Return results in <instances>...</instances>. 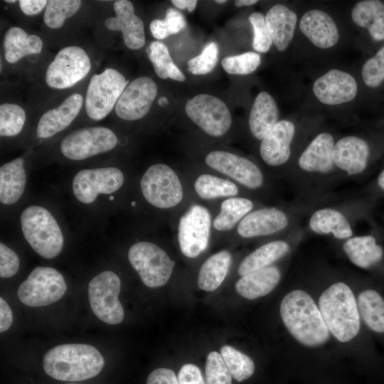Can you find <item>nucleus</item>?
I'll list each match as a JSON object with an SVG mask.
<instances>
[{"instance_id": "nucleus-1", "label": "nucleus", "mask_w": 384, "mask_h": 384, "mask_svg": "<svg viewBox=\"0 0 384 384\" xmlns=\"http://www.w3.org/2000/svg\"><path fill=\"white\" fill-rule=\"evenodd\" d=\"M280 315L288 331L304 346H318L329 338V331L319 309L303 290L292 291L283 298Z\"/></svg>"}, {"instance_id": "nucleus-2", "label": "nucleus", "mask_w": 384, "mask_h": 384, "mask_svg": "<svg viewBox=\"0 0 384 384\" xmlns=\"http://www.w3.org/2000/svg\"><path fill=\"white\" fill-rule=\"evenodd\" d=\"M105 361L94 346L68 343L50 349L43 359V370L51 378L68 382L80 381L97 375Z\"/></svg>"}, {"instance_id": "nucleus-3", "label": "nucleus", "mask_w": 384, "mask_h": 384, "mask_svg": "<svg viewBox=\"0 0 384 384\" xmlns=\"http://www.w3.org/2000/svg\"><path fill=\"white\" fill-rule=\"evenodd\" d=\"M319 309L332 335L341 342H348L361 326L357 302L351 288L343 282L330 286L320 296Z\"/></svg>"}, {"instance_id": "nucleus-4", "label": "nucleus", "mask_w": 384, "mask_h": 384, "mask_svg": "<svg viewBox=\"0 0 384 384\" xmlns=\"http://www.w3.org/2000/svg\"><path fill=\"white\" fill-rule=\"evenodd\" d=\"M23 237L40 256L52 259L58 256L64 245L63 231L53 214L45 207L31 205L20 215Z\"/></svg>"}, {"instance_id": "nucleus-5", "label": "nucleus", "mask_w": 384, "mask_h": 384, "mask_svg": "<svg viewBox=\"0 0 384 384\" xmlns=\"http://www.w3.org/2000/svg\"><path fill=\"white\" fill-rule=\"evenodd\" d=\"M140 188L146 202L160 209L174 208L183 198V188L178 174L162 163L154 164L145 171L140 180Z\"/></svg>"}, {"instance_id": "nucleus-6", "label": "nucleus", "mask_w": 384, "mask_h": 384, "mask_svg": "<svg viewBox=\"0 0 384 384\" xmlns=\"http://www.w3.org/2000/svg\"><path fill=\"white\" fill-rule=\"evenodd\" d=\"M128 259L142 282L151 288L164 285L175 265L162 248L148 241L134 243L129 249Z\"/></svg>"}, {"instance_id": "nucleus-7", "label": "nucleus", "mask_w": 384, "mask_h": 384, "mask_svg": "<svg viewBox=\"0 0 384 384\" xmlns=\"http://www.w3.org/2000/svg\"><path fill=\"white\" fill-rule=\"evenodd\" d=\"M128 85L129 81L124 75L113 68L94 75L90 80L85 97L87 116L96 121L107 117Z\"/></svg>"}, {"instance_id": "nucleus-8", "label": "nucleus", "mask_w": 384, "mask_h": 384, "mask_svg": "<svg viewBox=\"0 0 384 384\" xmlns=\"http://www.w3.org/2000/svg\"><path fill=\"white\" fill-rule=\"evenodd\" d=\"M67 289L62 274L50 267H36L19 286V300L28 306L49 305L63 297Z\"/></svg>"}, {"instance_id": "nucleus-9", "label": "nucleus", "mask_w": 384, "mask_h": 384, "mask_svg": "<svg viewBox=\"0 0 384 384\" xmlns=\"http://www.w3.org/2000/svg\"><path fill=\"white\" fill-rule=\"evenodd\" d=\"M119 277L112 271H103L94 277L88 284L90 305L94 314L108 324H118L124 319L123 307L118 299Z\"/></svg>"}, {"instance_id": "nucleus-10", "label": "nucleus", "mask_w": 384, "mask_h": 384, "mask_svg": "<svg viewBox=\"0 0 384 384\" xmlns=\"http://www.w3.org/2000/svg\"><path fill=\"white\" fill-rule=\"evenodd\" d=\"M118 143L116 134L105 127H91L75 130L60 142L62 154L73 161H82L112 150Z\"/></svg>"}, {"instance_id": "nucleus-11", "label": "nucleus", "mask_w": 384, "mask_h": 384, "mask_svg": "<svg viewBox=\"0 0 384 384\" xmlns=\"http://www.w3.org/2000/svg\"><path fill=\"white\" fill-rule=\"evenodd\" d=\"M124 183V173L117 167L84 169L74 176L72 191L78 201L82 204H91L100 195L118 191Z\"/></svg>"}, {"instance_id": "nucleus-12", "label": "nucleus", "mask_w": 384, "mask_h": 384, "mask_svg": "<svg viewBox=\"0 0 384 384\" xmlns=\"http://www.w3.org/2000/svg\"><path fill=\"white\" fill-rule=\"evenodd\" d=\"M211 216L200 204H193L180 217L178 242L183 255L194 258L208 247L210 234Z\"/></svg>"}, {"instance_id": "nucleus-13", "label": "nucleus", "mask_w": 384, "mask_h": 384, "mask_svg": "<svg viewBox=\"0 0 384 384\" xmlns=\"http://www.w3.org/2000/svg\"><path fill=\"white\" fill-rule=\"evenodd\" d=\"M185 110L188 117L210 136H223L230 128L232 117L228 107L213 95L200 94L189 99Z\"/></svg>"}, {"instance_id": "nucleus-14", "label": "nucleus", "mask_w": 384, "mask_h": 384, "mask_svg": "<svg viewBox=\"0 0 384 384\" xmlns=\"http://www.w3.org/2000/svg\"><path fill=\"white\" fill-rule=\"evenodd\" d=\"M90 68V58L83 48L75 46L65 47L48 65L46 82L52 88H68L82 80Z\"/></svg>"}, {"instance_id": "nucleus-15", "label": "nucleus", "mask_w": 384, "mask_h": 384, "mask_svg": "<svg viewBox=\"0 0 384 384\" xmlns=\"http://www.w3.org/2000/svg\"><path fill=\"white\" fill-rule=\"evenodd\" d=\"M205 162L248 189H257L263 185L264 176L260 167L244 156L225 151H213L206 155Z\"/></svg>"}, {"instance_id": "nucleus-16", "label": "nucleus", "mask_w": 384, "mask_h": 384, "mask_svg": "<svg viewBox=\"0 0 384 384\" xmlns=\"http://www.w3.org/2000/svg\"><path fill=\"white\" fill-rule=\"evenodd\" d=\"M157 94V86L150 78L142 76L132 81L124 90L116 105L117 116L127 121L144 117Z\"/></svg>"}, {"instance_id": "nucleus-17", "label": "nucleus", "mask_w": 384, "mask_h": 384, "mask_svg": "<svg viewBox=\"0 0 384 384\" xmlns=\"http://www.w3.org/2000/svg\"><path fill=\"white\" fill-rule=\"evenodd\" d=\"M313 92L321 102L336 105L353 100L357 95L358 85L349 73L333 69L316 80Z\"/></svg>"}, {"instance_id": "nucleus-18", "label": "nucleus", "mask_w": 384, "mask_h": 384, "mask_svg": "<svg viewBox=\"0 0 384 384\" xmlns=\"http://www.w3.org/2000/svg\"><path fill=\"white\" fill-rule=\"evenodd\" d=\"M287 213L276 207H265L250 212L236 228L243 238L268 236L284 230L289 225Z\"/></svg>"}, {"instance_id": "nucleus-19", "label": "nucleus", "mask_w": 384, "mask_h": 384, "mask_svg": "<svg viewBox=\"0 0 384 384\" xmlns=\"http://www.w3.org/2000/svg\"><path fill=\"white\" fill-rule=\"evenodd\" d=\"M115 17L105 21L106 28L111 31H121L124 43L131 50H138L145 43V33L142 20L134 14L132 3L127 0H118L114 3Z\"/></svg>"}, {"instance_id": "nucleus-20", "label": "nucleus", "mask_w": 384, "mask_h": 384, "mask_svg": "<svg viewBox=\"0 0 384 384\" xmlns=\"http://www.w3.org/2000/svg\"><path fill=\"white\" fill-rule=\"evenodd\" d=\"M295 133L294 124L289 120H281L261 140L260 154L270 166L285 164L291 154L290 146Z\"/></svg>"}, {"instance_id": "nucleus-21", "label": "nucleus", "mask_w": 384, "mask_h": 384, "mask_svg": "<svg viewBox=\"0 0 384 384\" xmlns=\"http://www.w3.org/2000/svg\"><path fill=\"white\" fill-rule=\"evenodd\" d=\"M367 142L356 136H346L334 145L333 159L335 166L348 175H357L366 168L369 158Z\"/></svg>"}, {"instance_id": "nucleus-22", "label": "nucleus", "mask_w": 384, "mask_h": 384, "mask_svg": "<svg viewBox=\"0 0 384 384\" xmlns=\"http://www.w3.org/2000/svg\"><path fill=\"white\" fill-rule=\"evenodd\" d=\"M82 103V95L74 93L58 107L46 112L38 122L37 137L48 139L66 129L79 114Z\"/></svg>"}, {"instance_id": "nucleus-23", "label": "nucleus", "mask_w": 384, "mask_h": 384, "mask_svg": "<svg viewBox=\"0 0 384 384\" xmlns=\"http://www.w3.org/2000/svg\"><path fill=\"white\" fill-rule=\"evenodd\" d=\"M334 139L327 132L319 134L310 142L298 159L299 168L309 174H328L334 169Z\"/></svg>"}, {"instance_id": "nucleus-24", "label": "nucleus", "mask_w": 384, "mask_h": 384, "mask_svg": "<svg viewBox=\"0 0 384 384\" xmlns=\"http://www.w3.org/2000/svg\"><path fill=\"white\" fill-rule=\"evenodd\" d=\"M299 28L309 40L319 48L333 47L339 38L334 21L321 10L311 9L306 12L301 18Z\"/></svg>"}, {"instance_id": "nucleus-25", "label": "nucleus", "mask_w": 384, "mask_h": 384, "mask_svg": "<svg viewBox=\"0 0 384 384\" xmlns=\"http://www.w3.org/2000/svg\"><path fill=\"white\" fill-rule=\"evenodd\" d=\"M265 23L272 43L284 51L292 41L297 21V14L282 4H276L267 11Z\"/></svg>"}, {"instance_id": "nucleus-26", "label": "nucleus", "mask_w": 384, "mask_h": 384, "mask_svg": "<svg viewBox=\"0 0 384 384\" xmlns=\"http://www.w3.org/2000/svg\"><path fill=\"white\" fill-rule=\"evenodd\" d=\"M26 171L23 158L18 157L0 168V202L9 206L18 202L24 193Z\"/></svg>"}, {"instance_id": "nucleus-27", "label": "nucleus", "mask_w": 384, "mask_h": 384, "mask_svg": "<svg viewBox=\"0 0 384 384\" xmlns=\"http://www.w3.org/2000/svg\"><path fill=\"white\" fill-rule=\"evenodd\" d=\"M280 278V270L275 266H270L241 277L235 284V289L242 297L255 299L272 291Z\"/></svg>"}, {"instance_id": "nucleus-28", "label": "nucleus", "mask_w": 384, "mask_h": 384, "mask_svg": "<svg viewBox=\"0 0 384 384\" xmlns=\"http://www.w3.org/2000/svg\"><path fill=\"white\" fill-rule=\"evenodd\" d=\"M279 111L274 98L267 92L256 97L249 116L250 130L257 139L264 137L278 122Z\"/></svg>"}, {"instance_id": "nucleus-29", "label": "nucleus", "mask_w": 384, "mask_h": 384, "mask_svg": "<svg viewBox=\"0 0 384 384\" xmlns=\"http://www.w3.org/2000/svg\"><path fill=\"white\" fill-rule=\"evenodd\" d=\"M309 227L314 233L331 234L338 240H347L353 234L347 218L332 208H323L314 211L309 218Z\"/></svg>"}, {"instance_id": "nucleus-30", "label": "nucleus", "mask_w": 384, "mask_h": 384, "mask_svg": "<svg viewBox=\"0 0 384 384\" xmlns=\"http://www.w3.org/2000/svg\"><path fill=\"white\" fill-rule=\"evenodd\" d=\"M41 39L36 35H28L21 28L11 27L4 39V57L9 63H15L24 56L41 53Z\"/></svg>"}, {"instance_id": "nucleus-31", "label": "nucleus", "mask_w": 384, "mask_h": 384, "mask_svg": "<svg viewBox=\"0 0 384 384\" xmlns=\"http://www.w3.org/2000/svg\"><path fill=\"white\" fill-rule=\"evenodd\" d=\"M289 250L284 240H274L265 243L247 255L240 262L238 272L242 277L252 272L271 266Z\"/></svg>"}, {"instance_id": "nucleus-32", "label": "nucleus", "mask_w": 384, "mask_h": 384, "mask_svg": "<svg viewBox=\"0 0 384 384\" xmlns=\"http://www.w3.org/2000/svg\"><path fill=\"white\" fill-rule=\"evenodd\" d=\"M343 250L352 263L361 268H368L383 257L382 247L372 235L351 237L343 245Z\"/></svg>"}, {"instance_id": "nucleus-33", "label": "nucleus", "mask_w": 384, "mask_h": 384, "mask_svg": "<svg viewBox=\"0 0 384 384\" xmlns=\"http://www.w3.org/2000/svg\"><path fill=\"white\" fill-rule=\"evenodd\" d=\"M354 23L368 29L375 41L384 40V4L377 0L357 3L351 12Z\"/></svg>"}, {"instance_id": "nucleus-34", "label": "nucleus", "mask_w": 384, "mask_h": 384, "mask_svg": "<svg viewBox=\"0 0 384 384\" xmlns=\"http://www.w3.org/2000/svg\"><path fill=\"white\" fill-rule=\"evenodd\" d=\"M231 261V254L225 250L210 256L199 270L198 287L207 292H213L218 288L228 272Z\"/></svg>"}, {"instance_id": "nucleus-35", "label": "nucleus", "mask_w": 384, "mask_h": 384, "mask_svg": "<svg viewBox=\"0 0 384 384\" xmlns=\"http://www.w3.org/2000/svg\"><path fill=\"white\" fill-rule=\"evenodd\" d=\"M253 202L244 197L225 198L220 204L218 214L213 221L217 231L226 232L233 229L242 218L252 210Z\"/></svg>"}, {"instance_id": "nucleus-36", "label": "nucleus", "mask_w": 384, "mask_h": 384, "mask_svg": "<svg viewBox=\"0 0 384 384\" xmlns=\"http://www.w3.org/2000/svg\"><path fill=\"white\" fill-rule=\"evenodd\" d=\"M197 196L203 200L235 197L239 188L233 181L215 175L203 174L198 176L193 184Z\"/></svg>"}, {"instance_id": "nucleus-37", "label": "nucleus", "mask_w": 384, "mask_h": 384, "mask_svg": "<svg viewBox=\"0 0 384 384\" xmlns=\"http://www.w3.org/2000/svg\"><path fill=\"white\" fill-rule=\"evenodd\" d=\"M359 314L373 331L384 332V299L375 291L367 289L360 293L358 297Z\"/></svg>"}, {"instance_id": "nucleus-38", "label": "nucleus", "mask_w": 384, "mask_h": 384, "mask_svg": "<svg viewBox=\"0 0 384 384\" xmlns=\"http://www.w3.org/2000/svg\"><path fill=\"white\" fill-rule=\"evenodd\" d=\"M156 74L162 79L171 78L183 82L186 77L174 63L168 48L160 41H152L146 49Z\"/></svg>"}, {"instance_id": "nucleus-39", "label": "nucleus", "mask_w": 384, "mask_h": 384, "mask_svg": "<svg viewBox=\"0 0 384 384\" xmlns=\"http://www.w3.org/2000/svg\"><path fill=\"white\" fill-rule=\"evenodd\" d=\"M220 355L223 358L232 376L240 382L249 378L254 373L253 361L246 354L225 345L220 349Z\"/></svg>"}, {"instance_id": "nucleus-40", "label": "nucleus", "mask_w": 384, "mask_h": 384, "mask_svg": "<svg viewBox=\"0 0 384 384\" xmlns=\"http://www.w3.org/2000/svg\"><path fill=\"white\" fill-rule=\"evenodd\" d=\"M81 3L80 0L48 1L43 15L46 25L51 28H60L66 18L77 13Z\"/></svg>"}, {"instance_id": "nucleus-41", "label": "nucleus", "mask_w": 384, "mask_h": 384, "mask_svg": "<svg viewBox=\"0 0 384 384\" xmlns=\"http://www.w3.org/2000/svg\"><path fill=\"white\" fill-rule=\"evenodd\" d=\"M26 112L19 105L4 103L0 105V135L14 137L18 134L26 122Z\"/></svg>"}, {"instance_id": "nucleus-42", "label": "nucleus", "mask_w": 384, "mask_h": 384, "mask_svg": "<svg viewBox=\"0 0 384 384\" xmlns=\"http://www.w3.org/2000/svg\"><path fill=\"white\" fill-rule=\"evenodd\" d=\"M261 63L260 55L255 52L228 56L221 61L224 70L229 74L247 75L254 72Z\"/></svg>"}, {"instance_id": "nucleus-43", "label": "nucleus", "mask_w": 384, "mask_h": 384, "mask_svg": "<svg viewBox=\"0 0 384 384\" xmlns=\"http://www.w3.org/2000/svg\"><path fill=\"white\" fill-rule=\"evenodd\" d=\"M205 374L206 384H233L232 375L221 355L216 351L208 355Z\"/></svg>"}, {"instance_id": "nucleus-44", "label": "nucleus", "mask_w": 384, "mask_h": 384, "mask_svg": "<svg viewBox=\"0 0 384 384\" xmlns=\"http://www.w3.org/2000/svg\"><path fill=\"white\" fill-rule=\"evenodd\" d=\"M218 47L215 42H210L198 55L187 62L188 70L193 75H205L211 72L218 61Z\"/></svg>"}, {"instance_id": "nucleus-45", "label": "nucleus", "mask_w": 384, "mask_h": 384, "mask_svg": "<svg viewBox=\"0 0 384 384\" xmlns=\"http://www.w3.org/2000/svg\"><path fill=\"white\" fill-rule=\"evenodd\" d=\"M362 78L370 87L379 86L384 80V46L363 65Z\"/></svg>"}, {"instance_id": "nucleus-46", "label": "nucleus", "mask_w": 384, "mask_h": 384, "mask_svg": "<svg viewBox=\"0 0 384 384\" xmlns=\"http://www.w3.org/2000/svg\"><path fill=\"white\" fill-rule=\"evenodd\" d=\"M249 21L253 28V48L260 53H266L272 43L267 31L264 16L260 12H254L249 16Z\"/></svg>"}, {"instance_id": "nucleus-47", "label": "nucleus", "mask_w": 384, "mask_h": 384, "mask_svg": "<svg viewBox=\"0 0 384 384\" xmlns=\"http://www.w3.org/2000/svg\"><path fill=\"white\" fill-rule=\"evenodd\" d=\"M20 260L17 254L3 242L0 243V277L9 278L19 270Z\"/></svg>"}, {"instance_id": "nucleus-48", "label": "nucleus", "mask_w": 384, "mask_h": 384, "mask_svg": "<svg viewBox=\"0 0 384 384\" xmlns=\"http://www.w3.org/2000/svg\"><path fill=\"white\" fill-rule=\"evenodd\" d=\"M177 378L179 384H205L201 370L191 363L183 365Z\"/></svg>"}, {"instance_id": "nucleus-49", "label": "nucleus", "mask_w": 384, "mask_h": 384, "mask_svg": "<svg viewBox=\"0 0 384 384\" xmlns=\"http://www.w3.org/2000/svg\"><path fill=\"white\" fill-rule=\"evenodd\" d=\"M164 20L170 36L180 32L186 25L183 15L174 8H169L166 10Z\"/></svg>"}, {"instance_id": "nucleus-50", "label": "nucleus", "mask_w": 384, "mask_h": 384, "mask_svg": "<svg viewBox=\"0 0 384 384\" xmlns=\"http://www.w3.org/2000/svg\"><path fill=\"white\" fill-rule=\"evenodd\" d=\"M146 384H179L174 372L169 368H157L148 376Z\"/></svg>"}, {"instance_id": "nucleus-51", "label": "nucleus", "mask_w": 384, "mask_h": 384, "mask_svg": "<svg viewBox=\"0 0 384 384\" xmlns=\"http://www.w3.org/2000/svg\"><path fill=\"white\" fill-rule=\"evenodd\" d=\"M46 0H20L18 1L21 10L28 16H34L40 13L46 6Z\"/></svg>"}, {"instance_id": "nucleus-52", "label": "nucleus", "mask_w": 384, "mask_h": 384, "mask_svg": "<svg viewBox=\"0 0 384 384\" xmlns=\"http://www.w3.org/2000/svg\"><path fill=\"white\" fill-rule=\"evenodd\" d=\"M13 322L11 309L6 302L0 298V331L2 333L8 330Z\"/></svg>"}, {"instance_id": "nucleus-53", "label": "nucleus", "mask_w": 384, "mask_h": 384, "mask_svg": "<svg viewBox=\"0 0 384 384\" xmlns=\"http://www.w3.org/2000/svg\"><path fill=\"white\" fill-rule=\"evenodd\" d=\"M149 28L153 36L156 39L162 40L170 36L164 19L153 20L150 23Z\"/></svg>"}, {"instance_id": "nucleus-54", "label": "nucleus", "mask_w": 384, "mask_h": 384, "mask_svg": "<svg viewBox=\"0 0 384 384\" xmlns=\"http://www.w3.org/2000/svg\"><path fill=\"white\" fill-rule=\"evenodd\" d=\"M173 5L179 9H187L189 13L193 12L197 5L196 0H172Z\"/></svg>"}, {"instance_id": "nucleus-55", "label": "nucleus", "mask_w": 384, "mask_h": 384, "mask_svg": "<svg viewBox=\"0 0 384 384\" xmlns=\"http://www.w3.org/2000/svg\"><path fill=\"white\" fill-rule=\"evenodd\" d=\"M257 2L258 1L257 0H236L235 1V5L237 7H240L242 6H251Z\"/></svg>"}, {"instance_id": "nucleus-56", "label": "nucleus", "mask_w": 384, "mask_h": 384, "mask_svg": "<svg viewBox=\"0 0 384 384\" xmlns=\"http://www.w3.org/2000/svg\"><path fill=\"white\" fill-rule=\"evenodd\" d=\"M377 182L379 187L384 191V169L379 174Z\"/></svg>"}, {"instance_id": "nucleus-57", "label": "nucleus", "mask_w": 384, "mask_h": 384, "mask_svg": "<svg viewBox=\"0 0 384 384\" xmlns=\"http://www.w3.org/2000/svg\"><path fill=\"white\" fill-rule=\"evenodd\" d=\"M168 102H169L168 99L165 97H161L158 100V103L160 106L165 105Z\"/></svg>"}, {"instance_id": "nucleus-58", "label": "nucleus", "mask_w": 384, "mask_h": 384, "mask_svg": "<svg viewBox=\"0 0 384 384\" xmlns=\"http://www.w3.org/2000/svg\"><path fill=\"white\" fill-rule=\"evenodd\" d=\"M215 2L218 4H224V3H226L227 1L226 0H215Z\"/></svg>"}, {"instance_id": "nucleus-59", "label": "nucleus", "mask_w": 384, "mask_h": 384, "mask_svg": "<svg viewBox=\"0 0 384 384\" xmlns=\"http://www.w3.org/2000/svg\"><path fill=\"white\" fill-rule=\"evenodd\" d=\"M5 1L7 2V3H10V4H12V3H15V2H16L15 0H6Z\"/></svg>"}, {"instance_id": "nucleus-60", "label": "nucleus", "mask_w": 384, "mask_h": 384, "mask_svg": "<svg viewBox=\"0 0 384 384\" xmlns=\"http://www.w3.org/2000/svg\"><path fill=\"white\" fill-rule=\"evenodd\" d=\"M68 384H75V383H68Z\"/></svg>"}]
</instances>
